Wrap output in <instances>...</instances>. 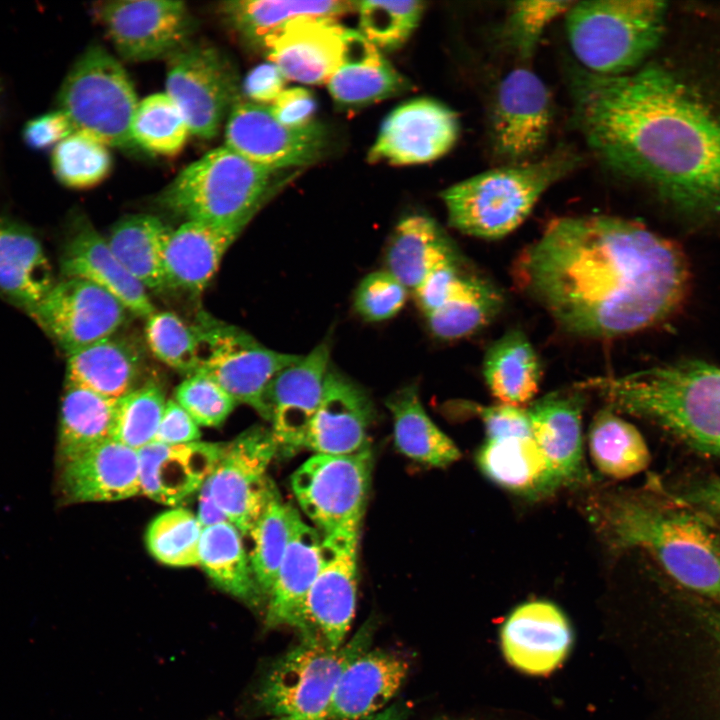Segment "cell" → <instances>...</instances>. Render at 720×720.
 <instances>
[{"label": "cell", "instance_id": "obj_1", "mask_svg": "<svg viewBox=\"0 0 720 720\" xmlns=\"http://www.w3.org/2000/svg\"><path fill=\"white\" fill-rule=\"evenodd\" d=\"M514 277L565 332L609 339L670 318L690 271L681 248L647 227L584 215L550 221L518 257Z\"/></svg>", "mask_w": 720, "mask_h": 720}, {"label": "cell", "instance_id": "obj_2", "mask_svg": "<svg viewBox=\"0 0 720 720\" xmlns=\"http://www.w3.org/2000/svg\"><path fill=\"white\" fill-rule=\"evenodd\" d=\"M575 127L607 168L653 188L680 212L720 216V114L669 70L618 76L577 68Z\"/></svg>", "mask_w": 720, "mask_h": 720}, {"label": "cell", "instance_id": "obj_3", "mask_svg": "<svg viewBox=\"0 0 720 720\" xmlns=\"http://www.w3.org/2000/svg\"><path fill=\"white\" fill-rule=\"evenodd\" d=\"M590 512L612 547L647 552L677 584L720 607V538L696 508L637 491L603 495Z\"/></svg>", "mask_w": 720, "mask_h": 720}, {"label": "cell", "instance_id": "obj_4", "mask_svg": "<svg viewBox=\"0 0 720 720\" xmlns=\"http://www.w3.org/2000/svg\"><path fill=\"white\" fill-rule=\"evenodd\" d=\"M607 407L647 420L701 454L720 457V366L680 360L576 384Z\"/></svg>", "mask_w": 720, "mask_h": 720}, {"label": "cell", "instance_id": "obj_5", "mask_svg": "<svg viewBox=\"0 0 720 720\" xmlns=\"http://www.w3.org/2000/svg\"><path fill=\"white\" fill-rule=\"evenodd\" d=\"M567 147L536 161H523L472 176L442 192L449 223L481 239H499L529 216L541 196L580 163Z\"/></svg>", "mask_w": 720, "mask_h": 720}, {"label": "cell", "instance_id": "obj_6", "mask_svg": "<svg viewBox=\"0 0 720 720\" xmlns=\"http://www.w3.org/2000/svg\"><path fill=\"white\" fill-rule=\"evenodd\" d=\"M666 9L651 0L576 1L565 14L570 47L586 71L629 73L658 46Z\"/></svg>", "mask_w": 720, "mask_h": 720}, {"label": "cell", "instance_id": "obj_7", "mask_svg": "<svg viewBox=\"0 0 720 720\" xmlns=\"http://www.w3.org/2000/svg\"><path fill=\"white\" fill-rule=\"evenodd\" d=\"M276 171L218 147L184 168L157 202L185 221L252 219L271 193Z\"/></svg>", "mask_w": 720, "mask_h": 720}, {"label": "cell", "instance_id": "obj_8", "mask_svg": "<svg viewBox=\"0 0 720 720\" xmlns=\"http://www.w3.org/2000/svg\"><path fill=\"white\" fill-rule=\"evenodd\" d=\"M371 638L369 625L338 649L329 647L316 633L302 635L265 674L255 694L257 707L271 720H326L340 676L368 650Z\"/></svg>", "mask_w": 720, "mask_h": 720}, {"label": "cell", "instance_id": "obj_9", "mask_svg": "<svg viewBox=\"0 0 720 720\" xmlns=\"http://www.w3.org/2000/svg\"><path fill=\"white\" fill-rule=\"evenodd\" d=\"M134 86L119 61L100 46L86 49L66 75L57 109L106 146L130 147L138 105Z\"/></svg>", "mask_w": 720, "mask_h": 720}, {"label": "cell", "instance_id": "obj_10", "mask_svg": "<svg viewBox=\"0 0 720 720\" xmlns=\"http://www.w3.org/2000/svg\"><path fill=\"white\" fill-rule=\"evenodd\" d=\"M373 469L369 447L353 454H314L291 476L299 507L322 536L361 528Z\"/></svg>", "mask_w": 720, "mask_h": 720}, {"label": "cell", "instance_id": "obj_11", "mask_svg": "<svg viewBox=\"0 0 720 720\" xmlns=\"http://www.w3.org/2000/svg\"><path fill=\"white\" fill-rule=\"evenodd\" d=\"M198 325L203 340L198 372L214 380L238 404L248 405L270 421L265 390L277 373L302 356L269 349L246 332L213 319H201Z\"/></svg>", "mask_w": 720, "mask_h": 720}, {"label": "cell", "instance_id": "obj_12", "mask_svg": "<svg viewBox=\"0 0 720 720\" xmlns=\"http://www.w3.org/2000/svg\"><path fill=\"white\" fill-rule=\"evenodd\" d=\"M168 59L166 93L181 109L190 133L213 138L238 102L240 87L233 65L207 45H184Z\"/></svg>", "mask_w": 720, "mask_h": 720}, {"label": "cell", "instance_id": "obj_13", "mask_svg": "<svg viewBox=\"0 0 720 720\" xmlns=\"http://www.w3.org/2000/svg\"><path fill=\"white\" fill-rule=\"evenodd\" d=\"M275 456L271 430L253 426L227 443L205 481L214 502L242 536L249 534L276 488L267 475Z\"/></svg>", "mask_w": 720, "mask_h": 720}, {"label": "cell", "instance_id": "obj_14", "mask_svg": "<svg viewBox=\"0 0 720 720\" xmlns=\"http://www.w3.org/2000/svg\"><path fill=\"white\" fill-rule=\"evenodd\" d=\"M128 310L102 288L82 279L55 282L30 317L67 354L117 333Z\"/></svg>", "mask_w": 720, "mask_h": 720}, {"label": "cell", "instance_id": "obj_15", "mask_svg": "<svg viewBox=\"0 0 720 720\" xmlns=\"http://www.w3.org/2000/svg\"><path fill=\"white\" fill-rule=\"evenodd\" d=\"M95 10L120 57L130 62L169 57L186 45L192 30L182 1H109Z\"/></svg>", "mask_w": 720, "mask_h": 720}, {"label": "cell", "instance_id": "obj_16", "mask_svg": "<svg viewBox=\"0 0 720 720\" xmlns=\"http://www.w3.org/2000/svg\"><path fill=\"white\" fill-rule=\"evenodd\" d=\"M359 538L360 528L322 536L321 566L305 604L309 629L333 649L345 643L355 615Z\"/></svg>", "mask_w": 720, "mask_h": 720}, {"label": "cell", "instance_id": "obj_17", "mask_svg": "<svg viewBox=\"0 0 720 720\" xmlns=\"http://www.w3.org/2000/svg\"><path fill=\"white\" fill-rule=\"evenodd\" d=\"M225 141V146L247 160L279 170L306 166L319 159L327 134L318 122L290 128L276 120L269 106L237 102L228 115Z\"/></svg>", "mask_w": 720, "mask_h": 720}, {"label": "cell", "instance_id": "obj_18", "mask_svg": "<svg viewBox=\"0 0 720 720\" xmlns=\"http://www.w3.org/2000/svg\"><path fill=\"white\" fill-rule=\"evenodd\" d=\"M552 123L550 92L527 68L511 70L500 81L492 118L496 155L509 164L532 157L546 143Z\"/></svg>", "mask_w": 720, "mask_h": 720}, {"label": "cell", "instance_id": "obj_19", "mask_svg": "<svg viewBox=\"0 0 720 720\" xmlns=\"http://www.w3.org/2000/svg\"><path fill=\"white\" fill-rule=\"evenodd\" d=\"M456 113L431 98H417L395 108L383 121L371 147L370 162L410 165L446 154L459 135Z\"/></svg>", "mask_w": 720, "mask_h": 720}, {"label": "cell", "instance_id": "obj_20", "mask_svg": "<svg viewBox=\"0 0 720 720\" xmlns=\"http://www.w3.org/2000/svg\"><path fill=\"white\" fill-rule=\"evenodd\" d=\"M329 357V345L323 342L269 382L264 398L277 455L291 457L304 449L308 429L322 400Z\"/></svg>", "mask_w": 720, "mask_h": 720}, {"label": "cell", "instance_id": "obj_21", "mask_svg": "<svg viewBox=\"0 0 720 720\" xmlns=\"http://www.w3.org/2000/svg\"><path fill=\"white\" fill-rule=\"evenodd\" d=\"M346 31L332 17L300 16L267 35L261 45L286 80L323 84L342 61Z\"/></svg>", "mask_w": 720, "mask_h": 720}, {"label": "cell", "instance_id": "obj_22", "mask_svg": "<svg viewBox=\"0 0 720 720\" xmlns=\"http://www.w3.org/2000/svg\"><path fill=\"white\" fill-rule=\"evenodd\" d=\"M373 406L367 393L351 379L328 370L321 403L310 424L304 449L315 454L347 455L369 447Z\"/></svg>", "mask_w": 720, "mask_h": 720}, {"label": "cell", "instance_id": "obj_23", "mask_svg": "<svg viewBox=\"0 0 720 720\" xmlns=\"http://www.w3.org/2000/svg\"><path fill=\"white\" fill-rule=\"evenodd\" d=\"M504 655L517 669L545 674L558 667L572 644V631L553 603L531 601L517 607L501 631Z\"/></svg>", "mask_w": 720, "mask_h": 720}, {"label": "cell", "instance_id": "obj_24", "mask_svg": "<svg viewBox=\"0 0 720 720\" xmlns=\"http://www.w3.org/2000/svg\"><path fill=\"white\" fill-rule=\"evenodd\" d=\"M250 220H191L172 229L163 254L165 288L202 292L217 272L225 253Z\"/></svg>", "mask_w": 720, "mask_h": 720}, {"label": "cell", "instance_id": "obj_25", "mask_svg": "<svg viewBox=\"0 0 720 720\" xmlns=\"http://www.w3.org/2000/svg\"><path fill=\"white\" fill-rule=\"evenodd\" d=\"M60 268L64 278L82 279L102 288L138 317L147 319L156 311L147 289L123 267L107 240L86 219L73 223Z\"/></svg>", "mask_w": 720, "mask_h": 720}, {"label": "cell", "instance_id": "obj_26", "mask_svg": "<svg viewBox=\"0 0 720 720\" xmlns=\"http://www.w3.org/2000/svg\"><path fill=\"white\" fill-rule=\"evenodd\" d=\"M227 443H151L138 450L141 495L174 506L199 490L222 457Z\"/></svg>", "mask_w": 720, "mask_h": 720}, {"label": "cell", "instance_id": "obj_27", "mask_svg": "<svg viewBox=\"0 0 720 720\" xmlns=\"http://www.w3.org/2000/svg\"><path fill=\"white\" fill-rule=\"evenodd\" d=\"M67 503L113 502L141 495L138 451L113 439L61 466Z\"/></svg>", "mask_w": 720, "mask_h": 720}, {"label": "cell", "instance_id": "obj_28", "mask_svg": "<svg viewBox=\"0 0 720 720\" xmlns=\"http://www.w3.org/2000/svg\"><path fill=\"white\" fill-rule=\"evenodd\" d=\"M554 392L527 409L533 438L562 486L587 479L582 451V390Z\"/></svg>", "mask_w": 720, "mask_h": 720}, {"label": "cell", "instance_id": "obj_29", "mask_svg": "<svg viewBox=\"0 0 720 720\" xmlns=\"http://www.w3.org/2000/svg\"><path fill=\"white\" fill-rule=\"evenodd\" d=\"M408 662L392 652L365 651L340 676L326 720H363L386 708L408 674Z\"/></svg>", "mask_w": 720, "mask_h": 720}, {"label": "cell", "instance_id": "obj_30", "mask_svg": "<svg viewBox=\"0 0 720 720\" xmlns=\"http://www.w3.org/2000/svg\"><path fill=\"white\" fill-rule=\"evenodd\" d=\"M321 547V533L299 516L266 601L268 628L288 626L302 635L313 633L306 622L305 604L320 570Z\"/></svg>", "mask_w": 720, "mask_h": 720}, {"label": "cell", "instance_id": "obj_31", "mask_svg": "<svg viewBox=\"0 0 720 720\" xmlns=\"http://www.w3.org/2000/svg\"><path fill=\"white\" fill-rule=\"evenodd\" d=\"M65 385L120 399L143 384L144 356L133 341L116 334L67 354Z\"/></svg>", "mask_w": 720, "mask_h": 720}, {"label": "cell", "instance_id": "obj_32", "mask_svg": "<svg viewBox=\"0 0 720 720\" xmlns=\"http://www.w3.org/2000/svg\"><path fill=\"white\" fill-rule=\"evenodd\" d=\"M327 84L334 101L343 107L369 105L410 88L380 49L348 28L342 61Z\"/></svg>", "mask_w": 720, "mask_h": 720}, {"label": "cell", "instance_id": "obj_33", "mask_svg": "<svg viewBox=\"0 0 720 720\" xmlns=\"http://www.w3.org/2000/svg\"><path fill=\"white\" fill-rule=\"evenodd\" d=\"M55 282L39 239L26 226L0 216V294L30 316Z\"/></svg>", "mask_w": 720, "mask_h": 720}, {"label": "cell", "instance_id": "obj_34", "mask_svg": "<svg viewBox=\"0 0 720 720\" xmlns=\"http://www.w3.org/2000/svg\"><path fill=\"white\" fill-rule=\"evenodd\" d=\"M476 460L487 478L516 494L543 496L562 486L533 437L486 439Z\"/></svg>", "mask_w": 720, "mask_h": 720}, {"label": "cell", "instance_id": "obj_35", "mask_svg": "<svg viewBox=\"0 0 720 720\" xmlns=\"http://www.w3.org/2000/svg\"><path fill=\"white\" fill-rule=\"evenodd\" d=\"M453 261L457 256L448 237L425 215L403 218L386 250L387 271L412 292L433 270Z\"/></svg>", "mask_w": 720, "mask_h": 720}, {"label": "cell", "instance_id": "obj_36", "mask_svg": "<svg viewBox=\"0 0 720 720\" xmlns=\"http://www.w3.org/2000/svg\"><path fill=\"white\" fill-rule=\"evenodd\" d=\"M482 371L491 394L501 404L521 407L538 392L540 362L521 330L506 332L488 348Z\"/></svg>", "mask_w": 720, "mask_h": 720}, {"label": "cell", "instance_id": "obj_37", "mask_svg": "<svg viewBox=\"0 0 720 720\" xmlns=\"http://www.w3.org/2000/svg\"><path fill=\"white\" fill-rule=\"evenodd\" d=\"M117 403L118 399L65 385L57 442L60 467L112 439Z\"/></svg>", "mask_w": 720, "mask_h": 720}, {"label": "cell", "instance_id": "obj_38", "mask_svg": "<svg viewBox=\"0 0 720 720\" xmlns=\"http://www.w3.org/2000/svg\"><path fill=\"white\" fill-rule=\"evenodd\" d=\"M199 565L222 591L250 607L266 603L254 576L242 534L230 522L204 528Z\"/></svg>", "mask_w": 720, "mask_h": 720}, {"label": "cell", "instance_id": "obj_39", "mask_svg": "<svg viewBox=\"0 0 720 720\" xmlns=\"http://www.w3.org/2000/svg\"><path fill=\"white\" fill-rule=\"evenodd\" d=\"M386 405L393 417L395 445L402 454L438 468L461 457L456 444L426 413L415 385L390 395Z\"/></svg>", "mask_w": 720, "mask_h": 720}, {"label": "cell", "instance_id": "obj_40", "mask_svg": "<svg viewBox=\"0 0 720 720\" xmlns=\"http://www.w3.org/2000/svg\"><path fill=\"white\" fill-rule=\"evenodd\" d=\"M171 231L158 217L131 215L113 226L107 243L123 267L146 289L162 290L163 254Z\"/></svg>", "mask_w": 720, "mask_h": 720}, {"label": "cell", "instance_id": "obj_41", "mask_svg": "<svg viewBox=\"0 0 720 720\" xmlns=\"http://www.w3.org/2000/svg\"><path fill=\"white\" fill-rule=\"evenodd\" d=\"M502 306V294L491 282L461 273L443 304L426 318L435 336L454 340L487 326Z\"/></svg>", "mask_w": 720, "mask_h": 720}, {"label": "cell", "instance_id": "obj_42", "mask_svg": "<svg viewBox=\"0 0 720 720\" xmlns=\"http://www.w3.org/2000/svg\"><path fill=\"white\" fill-rule=\"evenodd\" d=\"M221 15L245 39L262 44L264 38L293 18H335L356 10V2L341 0H238L221 3Z\"/></svg>", "mask_w": 720, "mask_h": 720}, {"label": "cell", "instance_id": "obj_43", "mask_svg": "<svg viewBox=\"0 0 720 720\" xmlns=\"http://www.w3.org/2000/svg\"><path fill=\"white\" fill-rule=\"evenodd\" d=\"M589 448L598 470L611 478L624 479L647 468L648 446L639 430L607 407L594 417L589 430Z\"/></svg>", "mask_w": 720, "mask_h": 720}, {"label": "cell", "instance_id": "obj_44", "mask_svg": "<svg viewBox=\"0 0 720 720\" xmlns=\"http://www.w3.org/2000/svg\"><path fill=\"white\" fill-rule=\"evenodd\" d=\"M299 516L292 505L282 501L276 487L248 534L252 542L248 553L250 564L265 601Z\"/></svg>", "mask_w": 720, "mask_h": 720}, {"label": "cell", "instance_id": "obj_45", "mask_svg": "<svg viewBox=\"0 0 720 720\" xmlns=\"http://www.w3.org/2000/svg\"><path fill=\"white\" fill-rule=\"evenodd\" d=\"M203 530L195 514L183 507H174L150 522L145 533L146 547L164 565L196 566Z\"/></svg>", "mask_w": 720, "mask_h": 720}, {"label": "cell", "instance_id": "obj_46", "mask_svg": "<svg viewBox=\"0 0 720 720\" xmlns=\"http://www.w3.org/2000/svg\"><path fill=\"white\" fill-rule=\"evenodd\" d=\"M145 320L146 342L158 360L186 376L199 371L203 341L198 324L188 325L169 311H155Z\"/></svg>", "mask_w": 720, "mask_h": 720}, {"label": "cell", "instance_id": "obj_47", "mask_svg": "<svg viewBox=\"0 0 720 720\" xmlns=\"http://www.w3.org/2000/svg\"><path fill=\"white\" fill-rule=\"evenodd\" d=\"M131 131L134 144L161 155L179 152L190 133L181 109L167 93L149 95L138 103Z\"/></svg>", "mask_w": 720, "mask_h": 720}, {"label": "cell", "instance_id": "obj_48", "mask_svg": "<svg viewBox=\"0 0 720 720\" xmlns=\"http://www.w3.org/2000/svg\"><path fill=\"white\" fill-rule=\"evenodd\" d=\"M111 163L107 146L78 130L57 144L51 155L56 178L72 189H86L100 183L109 174Z\"/></svg>", "mask_w": 720, "mask_h": 720}, {"label": "cell", "instance_id": "obj_49", "mask_svg": "<svg viewBox=\"0 0 720 720\" xmlns=\"http://www.w3.org/2000/svg\"><path fill=\"white\" fill-rule=\"evenodd\" d=\"M166 401L152 380L118 399L112 439L136 451L153 443Z\"/></svg>", "mask_w": 720, "mask_h": 720}, {"label": "cell", "instance_id": "obj_50", "mask_svg": "<svg viewBox=\"0 0 720 720\" xmlns=\"http://www.w3.org/2000/svg\"><path fill=\"white\" fill-rule=\"evenodd\" d=\"M360 33L378 49L394 50L402 46L417 27L424 3L407 1H360Z\"/></svg>", "mask_w": 720, "mask_h": 720}, {"label": "cell", "instance_id": "obj_51", "mask_svg": "<svg viewBox=\"0 0 720 720\" xmlns=\"http://www.w3.org/2000/svg\"><path fill=\"white\" fill-rule=\"evenodd\" d=\"M574 3L542 0L514 2L504 29L507 43L522 59H529L548 25L565 15Z\"/></svg>", "mask_w": 720, "mask_h": 720}, {"label": "cell", "instance_id": "obj_52", "mask_svg": "<svg viewBox=\"0 0 720 720\" xmlns=\"http://www.w3.org/2000/svg\"><path fill=\"white\" fill-rule=\"evenodd\" d=\"M174 400L198 426L218 427L238 403L214 380L195 373L177 386Z\"/></svg>", "mask_w": 720, "mask_h": 720}, {"label": "cell", "instance_id": "obj_53", "mask_svg": "<svg viewBox=\"0 0 720 720\" xmlns=\"http://www.w3.org/2000/svg\"><path fill=\"white\" fill-rule=\"evenodd\" d=\"M407 291L389 271H375L359 283L354 295V307L368 321L387 320L402 309Z\"/></svg>", "mask_w": 720, "mask_h": 720}, {"label": "cell", "instance_id": "obj_54", "mask_svg": "<svg viewBox=\"0 0 720 720\" xmlns=\"http://www.w3.org/2000/svg\"><path fill=\"white\" fill-rule=\"evenodd\" d=\"M472 408L484 424L486 439L533 437L527 409L501 403Z\"/></svg>", "mask_w": 720, "mask_h": 720}, {"label": "cell", "instance_id": "obj_55", "mask_svg": "<svg viewBox=\"0 0 720 720\" xmlns=\"http://www.w3.org/2000/svg\"><path fill=\"white\" fill-rule=\"evenodd\" d=\"M74 131L69 117L56 109L29 120L23 129V139L30 148L45 150L54 148Z\"/></svg>", "mask_w": 720, "mask_h": 720}, {"label": "cell", "instance_id": "obj_56", "mask_svg": "<svg viewBox=\"0 0 720 720\" xmlns=\"http://www.w3.org/2000/svg\"><path fill=\"white\" fill-rule=\"evenodd\" d=\"M273 116L284 126L303 128L315 121L316 101L302 87L284 89L270 106Z\"/></svg>", "mask_w": 720, "mask_h": 720}, {"label": "cell", "instance_id": "obj_57", "mask_svg": "<svg viewBox=\"0 0 720 720\" xmlns=\"http://www.w3.org/2000/svg\"><path fill=\"white\" fill-rule=\"evenodd\" d=\"M200 438L199 426L191 416L174 399L167 400L153 443L180 445Z\"/></svg>", "mask_w": 720, "mask_h": 720}, {"label": "cell", "instance_id": "obj_58", "mask_svg": "<svg viewBox=\"0 0 720 720\" xmlns=\"http://www.w3.org/2000/svg\"><path fill=\"white\" fill-rule=\"evenodd\" d=\"M458 262H448L433 270L413 292L425 316L438 309L460 276Z\"/></svg>", "mask_w": 720, "mask_h": 720}, {"label": "cell", "instance_id": "obj_59", "mask_svg": "<svg viewBox=\"0 0 720 720\" xmlns=\"http://www.w3.org/2000/svg\"><path fill=\"white\" fill-rule=\"evenodd\" d=\"M286 78L272 62L254 67L243 82V91L257 104L273 103L284 90Z\"/></svg>", "mask_w": 720, "mask_h": 720}, {"label": "cell", "instance_id": "obj_60", "mask_svg": "<svg viewBox=\"0 0 720 720\" xmlns=\"http://www.w3.org/2000/svg\"><path fill=\"white\" fill-rule=\"evenodd\" d=\"M686 502L697 509L720 517V479L693 488L688 493Z\"/></svg>", "mask_w": 720, "mask_h": 720}, {"label": "cell", "instance_id": "obj_61", "mask_svg": "<svg viewBox=\"0 0 720 720\" xmlns=\"http://www.w3.org/2000/svg\"><path fill=\"white\" fill-rule=\"evenodd\" d=\"M196 516L203 528L229 522L225 514L212 499L206 483L199 489L198 513Z\"/></svg>", "mask_w": 720, "mask_h": 720}, {"label": "cell", "instance_id": "obj_62", "mask_svg": "<svg viewBox=\"0 0 720 720\" xmlns=\"http://www.w3.org/2000/svg\"><path fill=\"white\" fill-rule=\"evenodd\" d=\"M406 711L400 705H391L363 720H404Z\"/></svg>", "mask_w": 720, "mask_h": 720}, {"label": "cell", "instance_id": "obj_63", "mask_svg": "<svg viewBox=\"0 0 720 720\" xmlns=\"http://www.w3.org/2000/svg\"><path fill=\"white\" fill-rule=\"evenodd\" d=\"M707 625L720 646V607L713 606L704 613Z\"/></svg>", "mask_w": 720, "mask_h": 720}, {"label": "cell", "instance_id": "obj_64", "mask_svg": "<svg viewBox=\"0 0 720 720\" xmlns=\"http://www.w3.org/2000/svg\"><path fill=\"white\" fill-rule=\"evenodd\" d=\"M449 720V719H448Z\"/></svg>", "mask_w": 720, "mask_h": 720}]
</instances>
